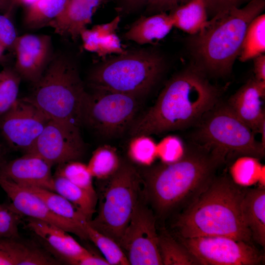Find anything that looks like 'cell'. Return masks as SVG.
Wrapping results in <instances>:
<instances>
[{
    "mask_svg": "<svg viewBox=\"0 0 265 265\" xmlns=\"http://www.w3.org/2000/svg\"><path fill=\"white\" fill-rule=\"evenodd\" d=\"M265 95V81L249 80L229 99L227 105L251 130L258 132L265 121L262 107Z\"/></svg>",
    "mask_w": 265,
    "mask_h": 265,
    "instance_id": "18",
    "label": "cell"
},
{
    "mask_svg": "<svg viewBox=\"0 0 265 265\" xmlns=\"http://www.w3.org/2000/svg\"><path fill=\"white\" fill-rule=\"evenodd\" d=\"M207 11L212 14L217 13L233 6L239 7L243 0H205Z\"/></svg>",
    "mask_w": 265,
    "mask_h": 265,
    "instance_id": "41",
    "label": "cell"
},
{
    "mask_svg": "<svg viewBox=\"0 0 265 265\" xmlns=\"http://www.w3.org/2000/svg\"><path fill=\"white\" fill-rule=\"evenodd\" d=\"M53 185L54 191L70 202L88 222L92 219L96 212L97 195L93 194L64 177L55 174Z\"/></svg>",
    "mask_w": 265,
    "mask_h": 265,
    "instance_id": "24",
    "label": "cell"
},
{
    "mask_svg": "<svg viewBox=\"0 0 265 265\" xmlns=\"http://www.w3.org/2000/svg\"><path fill=\"white\" fill-rule=\"evenodd\" d=\"M257 158L240 157L231 167V177L237 184L244 186H250L258 181L263 183L265 167L262 166Z\"/></svg>",
    "mask_w": 265,
    "mask_h": 265,
    "instance_id": "30",
    "label": "cell"
},
{
    "mask_svg": "<svg viewBox=\"0 0 265 265\" xmlns=\"http://www.w3.org/2000/svg\"><path fill=\"white\" fill-rule=\"evenodd\" d=\"M244 222L251 238L263 247L265 246V188L261 186L247 188L241 203Z\"/></svg>",
    "mask_w": 265,
    "mask_h": 265,
    "instance_id": "20",
    "label": "cell"
},
{
    "mask_svg": "<svg viewBox=\"0 0 265 265\" xmlns=\"http://www.w3.org/2000/svg\"><path fill=\"white\" fill-rule=\"evenodd\" d=\"M169 14L174 26L191 35L199 32L208 20L205 0H190Z\"/></svg>",
    "mask_w": 265,
    "mask_h": 265,
    "instance_id": "22",
    "label": "cell"
},
{
    "mask_svg": "<svg viewBox=\"0 0 265 265\" xmlns=\"http://www.w3.org/2000/svg\"><path fill=\"white\" fill-rule=\"evenodd\" d=\"M52 166L39 156L25 154L20 158L5 162L0 176L18 185L34 186L54 191Z\"/></svg>",
    "mask_w": 265,
    "mask_h": 265,
    "instance_id": "16",
    "label": "cell"
},
{
    "mask_svg": "<svg viewBox=\"0 0 265 265\" xmlns=\"http://www.w3.org/2000/svg\"><path fill=\"white\" fill-rule=\"evenodd\" d=\"M265 7V0H251L242 8L232 7L208 20L191 41L196 66L205 73H230L249 25Z\"/></svg>",
    "mask_w": 265,
    "mask_h": 265,
    "instance_id": "4",
    "label": "cell"
},
{
    "mask_svg": "<svg viewBox=\"0 0 265 265\" xmlns=\"http://www.w3.org/2000/svg\"><path fill=\"white\" fill-rule=\"evenodd\" d=\"M21 78L15 70L0 72V116L8 111L18 99Z\"/></svg>",
    "mask_w": 265,
    "mask_h": 265,
    "instance_id": "33",
    "label": "cell"
},
{
    "mask_svg": "<svg viewBox=\"0 0 265 265\" xmlns=\"http://www.w3.org/2000/svg\"><path fill=\"white\" fill-rule=\"evenodd\" d=\"M190 0H151L147 5V10L154 13L170 12Z\"/></svg>",
    "mask_w": 265,
    "mask_h": 265,
    "instance_id": "40",
    "label": "cell"
},
{
    "mask_svg": "<svg viewBox=\"0 0 265 265\" xmlns=\"http://www.w3.org/2000/svg\"><path fill=\"white\" fill-rule=\"evenodd\" d=\"M4 49V47L0 43V57L2 55Z\"/></svg>",
    "mask_w": 265,
    "mask_h": 265,
    "instance_id": "49",
    "label": "cell"
},
{
    "mask_svg": "<svg viewBox=\"0 0 265 265\" xmlns=\"http://www.w3.org/2000/svg\"><path fill=\"white\" fill-rule=\"evenodd\" d=\"M225 161L218 152L200 145L186 150L176 161L147 170L145 196L155 216L165 218L187 208L209 186Z\"/></svg>",
    "mask_w": 265,
    "mask_h": 265,
    "instance_id": "1",
    "label": "cell"
},
{
    "mask_svg": "<svg viewBox=\"0 0 265 265\" xmlns=\"http://www.w3.org/2000/svg\"><path fill=\"white\" fill-rule=\"evenodd\" d=\"M23 187L38 196L49 208L56 214L83 225L88 222L70 202L58 193L37 187Z\"/></svg>",
    "mask_w": 265,
    "mask_h": 265,
    "instance_id": "27",
    "label": "cell"
},
{
    "mask_svg": "<svg viewBox=\"0 0 265 265\" xmlns=\"http://www.w3.org/2000/svg\"><path fill=\"white\" fill-rule=\"evenodd\" d=\"M174 27L170 14L156 13L141 17L125 33V38L137 44L152 43L164 38Z\"/></svg>",
    "mask_w": 265,
    "mask_h": 265,
    "instance_id": "21",
    "label": "cell"
},
{
    "mask_svg": "<svg viewBox=\"0 0 265 265\" xmlns=\"http://www.w3.org/2000/svg\"><path fill=\"white\" fill-rule=\"evenodd\" d=\"M26 221L27 228L42 239L60 262L75 265L79 258L90 252L58 226L28 217Z\"/></svg>",
    "mask_w": 265,
    "mask_h": 265,
    "instance_id": "17",
    "label": "cell"
},
{
    "mask_svg": "<svg viewBox=\"0 0 265 265\" xmlns=\"http://www.w3.org/2000/svg\"><path fill=\"white\" fill-rule=\"evenodd\" d=\"M13 6L12 0H0V12L7 14Z\"/></svg>",
    "mask_w": 265,
    "mask_h": 265,
    "instance_id": "46",
    "label": "cell"
},
{
    "mask_svg": "<svg viewBox=\"0 0 265 265\" xmlns=\"http://www.w3.org/2000/svg\"><path fill=\"white\" fill-rule=\"evenodd\" d=\"M108 178L98 213L88 223L118 243L139 200L141 179L136 168L127 162L121 163Z\"/></svg>",
    "mask_w": 265,
    "mask_h": 265,
    "instance_id": "8",
    "label": "cell"
},
{
    "mask_svg": "<svg viewBox=\"0 0 265 265\" xmlns=\"http://www.w3.org/2000/svg\"><path fill=\"white\" fill-rule=\"evenodd\" d=\"M85 230L88 239L100 250L109 265H129L128 259L118 243L86 222Z\"/></svg>",
    "mask_w": 265,
    "mask_h": 265,
    "instance_id": "29",
    "label": "cell"
},
{
    "mask_svg": "<svg viewBox=\"0 0 265 265\" xmlns=\"http://www.w3.org/2000/svg\"><path fill=\"white\" fill-rule=\"evenodd\" d=\"M163 67V60L156 53H125L98 66L90 74L89 81L95 89L138 97L156 83Z\"/></svg>",
    "mask_w": 265,
    "mask_h": 265,
    "instance_id": "6",
    "label": "cell"
},
{
    "mask_svg": "<svg viewBox=\"0 0 265 265\" xmlns=\"http://www.w3.org/2000/svg\"><path fill=\"white\" fill-rule=\"evenodd\" d=\"M0 186L10 199L11 205L23 216L51 223L81 239H88L85 225L56 214L31 191L0 176Z\"/></svg>",
    "mask_w": 265,
    "mask_h": 265,
    "instance_id": "14",
    "label": "cell"
},
{
    "mask_svg": "<svg viewBox=\"0 0 265 265\" xmlns=\"http://www.w3.org/2000/svg\"><path fill=\"white\" fill-rule=\"evenodd\" d=\"M23 216L11 204H0V238H20L19 225Z\"/></svg>",
    "mask_w": 265,
    "mask_h": 265,
    "instance_id": "35",
    "label": "cell"
},
{
    "mask_svg": "<svg viewBox=\"0 0 265 265\" xmlns=\"http://www.w3.org/2000/svg\"><path fill=\"white\" fill-rule=\"evenodd\" d=\"M27 97L50 119L79 127L82 108L87 94L77 66L64 54L52 57Z\"/></svg>",
    "mask_w": 265,
    "mask_h": 265,
    "instance_id": "5",
    "label": "cell"
},
{
    "mask_svg": "<svg viewBox=\"0 0 265 265\" xmlns=\"http://www.w3.org/2000/svg\"><path fill=\"white\" fill-rule=\"evenodd\" d=\"M148 136L141 135L133 137L129 151L133 161L144 165L150 164L158 155V146Z\"/></svg>",
    "mask_w": 265,
    "mask_h": 265,
    "instance_id": "34",
    "label": "cell"
},
{
    "mask_svg": "<svg viewBox=\"0 0 265 265\" xmlns=\"http://www.w3.org/2000/svg\"><path fill=\"white\" fill-rule=\"evenodd\" d=\"M50 118L27 97L0 116V131L13 149L27 153Z\"/></svg>",
    "mask_w": 265,
    "mask_h": 265,
    "instance_id": "12",
    "label": "cell"
},
{
    "mask_svg": "<svg viewBox=\"0 0 265 265\" xmlns=\"http://www.w3.org/2000/svg\"><path fill=\"white\" fill-rule=\"evenodd\" d=\"M14 265H55L61 263L34 244L20 238H3Z\"/></svg>",
    "mask_w": 265,
    "mask_h": 265,
    "instance_id": "23",
    "label": "cell"
},
{
    "mask_svg": "<svg viewBox=\"0 0 265 265\" xmlns=\"http://www.w3.org/2000/svg\"><path fill=\"white\" fill-rule=\"evenodd\" d=\"M80 127L73 124L50 119L30 151L52 166L78 160L84 152Z\"/></svg>",
    "mask_w": 265,
    "mask_h": 265,
    "instance_id": "13",
    "label": "cell"
},
{
    "mask_svg": "<svg viewBox=\"0 0 265 265\" xmlns=\"http://www.w3.org/2000/svg\"><path fill=\"white\" fill-rule=\"evenodd\" d=\"M137 97L95 89L87 93L83 104L81 124L108 138L129 130L138 109Z\"/></svg>",
    "mask_w": 265,
    "mask_h": 265,
    "instance_id": "9",
    "label": "cell"
},
{
    "mask_svg": "<svg viewBox=\"0 0 265 265\" xmlns=\"http://www.w3.org/2000/svg\"><path fill=\"white\" fill-rule=\"evenodd\" d=\"M75 265H109L104 258L93 255L91 252L80 257Z\"/></svg>",
    "mask_w": 265,
    "mask_h": 265,
    "instance_id": "42",
    "label": "cell"
},
{
    "mask_svg": "<svg viewBox=\"0 0 265 265\" xmlns=\"http://www.w3.org/2000/svg\"><path fill=\"white\" fill-rule=\"evenodd\" d=\"M4 152L2 146L0 143V168L2 165L5 162L4 157Z\"/></svg>",
    "mask_w": 265,
    "mask_h": 265,
    "instance_id": "48",
    "label": "cell"
},
{
    "mask_svg": "<svg viewBox=\"0 0 265 265\" xmlns=\"http://www.w3.org/2000/svg\"><path fill=\"white\" fill-rule=\"evenodd\" d=\"M103 0H68L62 11L48 26L60 35L76 39L86 29Z\"/></svg>",
    "mask_w": 265,
    "mask_h": 265,
    "instance_id": "19",
    "label": "cell"
},
{
    "mask_svg": "<svg viewBox=\"0 0 265 265\" xmlns=\"http://www.w3.org/2000/svg\"><path fill=\"white\" fill-rule=\"evenodd\" d=\"M254 59V72L255 79L265 81V55L264 54L259 55Z\"/></svg>",
    "mask_w": 265,
    "mask_h": 265,
    "instance_id": "43",
    "label": "cell"
},
{
    "mask_svg": "<svg viewBox=\"0 0 265 265\" xmlns=\"http://www.w3.org/2000/svg\"><path fill=\"white\" fill-rule=\"evenodd\" d=\"M55 174L62 176L75 185L97 195L93 185V177L87 165L78 160L57 165Z\"/></svg>",
    "mask_w": 265,
    "mask_h": 265,
    "instance_id": "32",
    "label": "cell"
},
{
    "mask_svg": "<svg viewBox=\"0 0 265 265\" xmlns=\"http://www.w3.org/2000/svg\"><path fill=\"white\" fill-rule=\"evenodd\" d=\"M247 187L226 174L216 176L187 208L177 215L172 225L176 238L224 236L250 242L241 203Z\"/></svg>",
    "mask_w": 265,
    "mask_h": 265,
    "instance_id": "3",
    "label": "cell"
},
{
    "mask_svg": "<svg viewBox=\"0 0 265 265\" xmlns=\"http://www.w3.org/2000/svg\"><path fill=\"white\" fill-rule=\"evenodd\" d=\"M120 163L113 149L103 146L93 152L87 166L93 177L104 179L111 176L118 169Z\"/></svg>",
    "mask_w": 265,
    "mask_h": 265,
    "instance_id": "31",
    "label": "cell"
},
{
    "mask_svg": "<svg viewBox=\"0 0 265 265\" xmlns=\"http://www.w3.org/2000/svg\"><path fill=\"white\" fill-rule=\"evenodd\" d=\"M185 151L182 140L175 136L166 137L158 147V154L163 163L177 161L183 157Z\"/></svg>",
    "mask_w": 265,
    "mask_h": 265,
    "instance_id": "36",
    "label": "cell"
},
{
    "mask_svg": "<svg viewBox=\"0 0 265 265\" xmlns=\"http://www.w3.org/2000/svg\"><path fill=\"white\" fill-rule=\"evenodd\" d=\"M119 22V17H116L111 23L97 26L93 30L100 33L106 34L113 32L115 29L117 27L118 23ZM83 37L85 46L88 49L93 51H96L97 43L92 29L87 30L85 29L81 34Z\"/></svg>",
    "mask_w": 265,
    "mask_h": 265,
    "instance_id": "39",
    "label": "cell"
},
{
    "mask_svg": "<svg viewBox=\"0 0 265 265\" xmlns=\"http://www.w3.org/2000/svg\"><path fill=\"white\" fill-rule=\"evenodd\" d=\"M37 0H12L13 6L17 4L24 5L26 6L32 4Z\"/></svg>",
    "mask_w": 265,
    "mask_h": 265,
    "instance_id": "47",
    "label": "cell"
},
{
    "mask_svg": "<svg viewBox=\"0 0 265 265\" xmlns=\"http://www.w3.org/2000/svg\"><path fill=\"white\" fill-rule=\"evenodd\" d=\"M96 51L101 54L110 53H125L121 46L120 41L114 32L105 34H96Z\"/></svg>",
    "mask_w": 265,
    "mask_h": 265,
    "instance_id": "37",
    "label": "cell"
},
{
    "mask_svg": "<svg viewBox=\"0 0 265 265\" xmlns=\"http://www.w3.org/2000/svg\"><path fill=\"white\" fill-rule=\"evenodd\" d=\"M16 29L6 14H0V43L4 48H13L17 38Z\"/></svg>",
    "mask_w": 265,
    "mask_h": 265,
    "instance_id": "38",
    "label": "cell"
},
{
    "mask_svg": "<svg viewBox=\"0 0 265 265\" xmlns=\"http://www.w3.org/2000/svg\"><path fill=\"white\" fill-rule=\"evenodd\" d=\"M13 49L16 53L15 70L21 79L34 83L52 58L51 37L31 34L18 36Z\"/></svg>",
    "mask_w": 265,
    "mask_h": 265,
    "instance_id": "15",
    "label": "cell"
},
{
    "mask_svg": "<svg viewBox=\"0 0 265 265\" xmlns=\"http://www.w3.org/2000/svg\"><path fill=\"white\" fill-rule=\"evenodd\" d=\"M126 5L131 8H136L147 5L151 0H123Z\"/></svg>",
    "mask_w": 265,
    "mask_h": 265,
    "instance_id": "45",
    "label": "cell"
},
{
    "mask_svg": "<svg viewBox=\"0 0 265 265\" xmlns=\"http://www.w3.org/2000/svg\"><path fill=\"white\" fill-rule=\"evenodd\" d=\"M68 0H37L27 6L24 24L29 29L48 25L63 10Z\"/></svg>",
    "mask_w": 265,
    "mask_h": 265,
    "instance_id": "25",
    "label": "cell"
},
{
    "mask_svg": "<svg viewBox=\"0 0 265 265\" xmlns=\"http://www.w3.org/2000/svg\"><path fill=\"white\" fill-rule=\"evenodd\" d=\"M220 91L196 66L172 78L157 101L135 119L129 130L133 137L177 130L198 123L219 102Z\"/></svg>",
    "mask_w": 265,
    "mask_h": 265,
    "instance_id": "2",
    "label": "cell"
},
{
    "mask_svg": "<svg viewBox=\"0 0 265 265\" xmlns=\"http://www.w3.org/2000/svg\"><path fill=\"white\" fill-rule=\"evenodd\" d=\"M0 265H14L3 238H0Z\"/></svg>",
    "mask_w": 265,
    "mask_h": 265,
    "instance_id": "44",
    "label": "cell"
},
{
    "mask_svg": "<svg viewBox=\"0 0 265 265\" xmlns=\"http://www.w3.org/2000/svg\"><path fill=\"white\" fill-rule=\"evenodd\" d=\"M118 243L130 265H162L155 215L139 200Z\"/></svg>",
    "mask_w": 265,
    "mask_h": 265,
    "instance_id": "11",
    "label": "cell"
},
{
    "mask_svg": "<svg viewBox=\"0 0 265 265\" xmlns=\"http://www.w3.org/2000/svg\"><path fill=\"white\" fill-rule=\"evenodd\" d=\"M159 245L162 265H200L182 243L167 233L159 235Z\"/></svg>",
    "mask_w": 265,
    "mask_h": 265,
    "instance_id": "28",
    "label": "cell"
},
{
    "mask_svg": "<svg viewBox=\"0 0 265 265\" xmlns=\"http://www.w3.org/2000/svg\"><path fill=\"white\" fill-rule=\"evenodd\" d=\"M197 137L203 145L229 157L249 156L260 159L265 146L254 132L226 105L218 103L198 122Z\"/></svg>",
    "mask_w": 265,
    "mask_h": 265,
    "instance_id": "7",
    "label": "cell"
},
{
    "mask_svg": "<svg viewBox=\"0 0 265 265\" xmlns=\"http://www.w3.org/2000/svg\"><path fill=\"white\" fill-rule=\"evenodd\" d=\"M265 52V14L255 17L246 31L238 55L239 59L245 62L264 54Z\"/></svg>",
    "mask_w": 265,
    "mask_h": 265,
    "instance_id": "26",
    "label": "cell"
},
{
    "mask_svg": "<svg viewBox=\"0 0 265 265\" xmlns=\"http://www.w3.org/2000/svg\"><path fill=\"white\" fill-rule=\"evenodd\" d=\"M203 265H257L265 256L250 242L224 236L177 238Z\"/></svg>",
    "mask_w": 265,
    "mask_h": 265,
    "instance_id": "10",
    "label": "cell"
}]
</instances>
